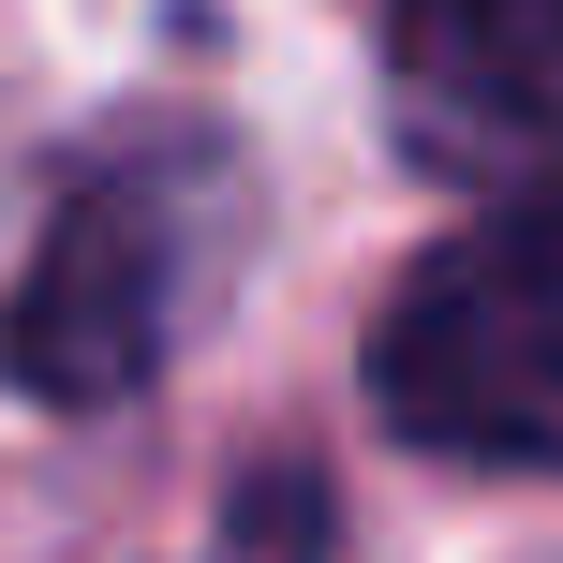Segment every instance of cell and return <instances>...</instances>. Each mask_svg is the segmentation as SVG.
<instances>
[{
    "instance_id": "cell-1",
    "label": "cell",
    "mask_w": 563,
    "mask_h": 563,
    "mask_svg": "<svg viewBox=\"0 0 563 563\" xmlns=\"http://www.w3.org/2000/svg\"><path fill=\"white\" fill-rule=\"evenodd\" d=\"M238 223H253V194H238V164L208 134L89 148V164L59 178L45 238H30L15 297H0V371H15L30 400H59V416L134 400L148 371L178 356V327L223 297Z\"/></svg>"
},
{
    "instance_id": "cell-2",
    "label": "cell",
    "mask_w": 563,
    "mask_h": 563,
    "mask_svg": "<svg viewBox=\"0 0 563 563\" xmlns=\"http://www.w3.org/2000/svg\"><path fill=\"white\" fill-rule=\"evenodd\" d=\"M371 416L475 475H563V194L400 267L371 327Z\"/></svg>"
},
{
    "instance_id": "cell-3",
    "label": "cell",
    "mask_w": 563,
    "mask_h": 563,
    "mask_svg": "<svg viewBox=\"0 0 563 563\" xmlns=\"http://www.w3.org/2000/svg\"><path fill=\"white\" fill-rule=\"evenodd\" d=\"M386 75L430 164H519L563 134V0H386Z\"/></svg>"
}]
</instances>
